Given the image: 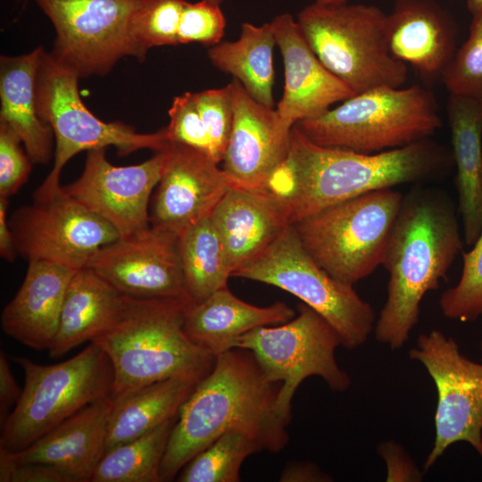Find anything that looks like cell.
Segmentation results:
<instances>
[{"label": "cell", "mask_w": 482, "mask_h": 482, "mask_svg": "<svg viewBox=\"0 0 482 482\" xmlns=\"http://www.w3.org/2000/svg\"><path fill=\"white\" fill-rule=\"evenodd\" d=\"M453 166L452 149L431 138L364 154L315 144L294 125L287 157L267 188L283 202L292 225L372 191L445 177Z\"/></svg>", "instance_id": "cell-1"}, {"label": "cell", "mask_w": 482, "mask_h": 482, "mask_svg": "<svg viewBox=\"0 0 482 482\" xmlns=\"http://www.w3.org/2000/svg\"><path fill=\"white\" fill-rule=\"evenodd\" d=\"M279 388L251 351L233 348L218 355L179 410L161 464L162 481L173 480L194 456L230 430L244 432L262 451L283 450L290 422L277 410Z\"/></svg>", "instance_id": "cell-2"}, {"label": "cell", "mask_w": 482, "mask_h": 482, "mask_svg": "<svg viewBox=\"0 0 482 482\" xmlns=\"http://www.w3.org/2000/svg\"><path fill=\"white\" fill-rule=\"evenodd\" d=\"M463 244L456 208L445 193L416 187L403 195L381 264L389 279L374 328L379 343L393 350L405 344L424 295L438 288Z\"/></svg>", "instance_id": "cell-3"}, {"label": "cell", "mask_w": 482, "mask_h": 482, "mask_svg": "<svg viewBox=\"0 0 482 482\" xmlns=\"http://www.w3.org/2000/svg\"><path fill=\"white\" fill-rule=\"evenodd\" d=\"M192 303L183 298L127 295L113 323L91 341L112 362L114 398L170 378L200 382L212 371L216 358L184 328Z\"/></svg>", "instance_id": "cell-4"}, {"label": "cell", "mask_w": 482, "mask_h": 482, "mask_svg": "<svg viewBox=\"0 0 482 482\" xmlns=\"http://www.w3.org/2000/svg\"><path fill=\"white\" fill-rule=\"evenodd\" d=\"M434 94L413 85L381 86L295 126L320 145L372 154L430 138L442 126Z\"/></svg>", "instance_id": "cell-5"}, {"label": "cell", "mask_w": 482, "mask_h": 482, "mask_svg": "<svg viewBox=\"0 0 482 482\" xmlns=\"http://www.w3.org/2000/svg\"><path fill=\"white\" fill-rule=\"evenodd\" d=\"M12 360L23 370L24 386L1 425L0 448L9 452L23 450L87 405L112 395V362L94 343L55 364Z\"/></svg>", "instance_id": "cell-6"}, {"label": "cell", "mask_w": 482, "mask_h": 482, "mask_svg": "<svg viewBox=\"0 0 482 482\" xmlns=\"http://www.w3.org/2000/svg\"><path fill=\"white\" fill-rule=\"evenodd\" d=\"M386 15L374 5L314 2L296 21L323 65L356 95L381 86L401 87L407 80L406 64L388 47Z\"/></svg>", "instance_id": "cell-7"}, {"label": "cell", "mask_w": 482, "mask_h": 482, "mask_svg": "<svg viewBox=\"0 0 482 482\" xmlns=\"http://www.w3.org/2000/svg\"><path fill=\"white\" fill-rule=\"evenodd\" d=\"M403 195L372 191L292 224L313 260L336 279L353 285L382 264Z\"/></svg>", "instance_id": "cell-8"}, {"label": "cell", "mask_w": 482, "mask_h": 482, "mask_svg": "<svg viewBox=\"0 0 482 482\" xmlns=\"http://www.w3.org/2000/svg\"><path fill=\"white\" fill-rule=\"evenodd\" d=\"M79 79L45 51L37 75L36 102L39 117L54 132V165L33 198L59 191L63 167L82 151L114 146L124 156L141 149L160 151L169 142L166 127L154 133H138L125 123L101 120L81 100Z\"/></svg>", "instance_id": "cell-9"}, {"label": "cell", "mask_w": 482, "mask_h": 482, "mask_svg": "<svg viewBox=\"0 0 482 482\" xmlns=\"http://www.w3.org/2000/svg\"><path fill=\"white\" fill-rule=\"evenodd\" d=\"M232 276L294 295L330 323L348 350L363 345L373 329L372 306L360 297L353 285L336 279L313 260L293 225Z\"/></svg>", "instance_id": "cell-10"}, {"label": "cell", "mask_w": 482, "mask_h": 482, "mask_svg": "<svg viewBox=\"0 0 482 482\" xmlns=\"http://www.w3.org/2000/svg\"><path fill=\"white\" fill-rule=\"evenodd\" d=\"M297 309L298 315L292 320L256 328L239 337L234 345L251 351L267 378L280 384L277 410L289 422L293 396L308 377H320L336 392L351 385L336 361V349L342 345L337 331L307 304L299 303Z\"/></svg>", "instance_id": "cell-11"}, {"label": "cell", "mask_w": 482, "mask_h": 482, "mask_svg": "<svg viewBox=\"0 0 482 482\" xmlns=\"http://www.w3.org/2000/svg\"><path fill=\"white\" fill-rule=\"evenodd\" d=\"M55 30L49 54L79 79L105 76L127 56L146 53L133 31L146 0H34Z\"/></svg>", "instance_id": "cell-12"}, {"label": "cell", "mask_w": 482, "mask_h": 482, "mask_svg": "<svg viewBox=\"0 0 482 482\" xmlns=\"http://www.w3.org/2000/svg\"><path fill=\"white\" fill-rule=\"evenodd\" d=\"M409 356L424 365L438 395L436 437L425 470L456 442L469 443L482 456V362L462 355L454 339L436 329L420 334Z\"/></svg>", "instance_id": "cell-13"}, {"label": "cell", "mask_w": 482, "mask_h": 482, "mask_svg": "<svg viewBox=\"0 0 482 482\" xmlns=\"http://www.w3.org/2000/svg\"><path fill=\"white\" fill-rule=\"evenodd\" d=\"M17 253L77 270L104 245L120 237L107 221L88 211L62 188L33 198L8 219Z\"/></svg>", "instance_id": "cell-14"}, {"label": "cell", "mask_w": 482, "mask_h": 482, "mask_svg": "<svg viewBox=\"0 0 482 482\" xmlns=\"http://www.w3.org/2000/svg\"><path fill=\"white\" fill-rule=\"evenodd\" d=\"M105 150L87 151L81 175L62 189L111 224L120 237H128L151 225V197L162 172L165 150L128 166L112 164Z\"/></svg>", "instance_id": "cell-15"}, {"label": "cell", "mask_w": 482, "mask_h": 482, "mask_svg": "<svg viewBox=\"0 0 482 482\" xmlns=\"http://www.w3.org/2000/svg\"><path fill=\"white\" fill-rule=\"evenodd\" d=\"M87 267L129 296L191 301L184 284L179 235L161 227L150 225L120 237L102 246Z\"/></svg>", "instance_id": "cell-16"}, {"label": "cell", "mask_w": 482, "mask_h": 482, "mask_svg": "<svg viewBox=\"0 0 482 482\" xmlns=\"http://www.w3.org/2000/svg\"><path fill=\"white\" fill-rule=\"evenodd\" d=\"M228 86L233 125L221 169L235 186L265 189L287 157L293 127L273 107L256 101L237 79Z\"/></svg>", "instance_id": "cell-17"}, {"label": "cell", "mask_w": 482, "mask_h": 482, "mask_svg": "<svg viewBox=\"0 0 482 482\" xmlns=\"http://www.w3.org/2000/svg\"><path fill=\"white\" fill-rule=\"evenodd\" d=\"M160 180L150 203L151 225L179 235L210 215L234 186L218 163L190 146L168 142Z\"/></svg>", "instance_id": "cell-18"}, {"label": "cell", "mask_w": 482, "mask_h": 482, "mask_svg": "<svg viewBox=\"0 0 482 482\" xmlns=\"http://www.w3.org/2000/svg\"><path fill=\"white\" fill-rule=\"evenodd\" d=\"M270 22L285 67L284 92L276 110L286 125L292 128L354 96L320 61L291 14L282 13Z\"/></svg>", "instance_id": "cell-19"}, {"label": "cell", "mask_w": 482, "mask_h": 482, "mask_svg": "<svg viewBox=\"0 0 482 482\" xmlns=\"http://www.w3.org/2000/svg\"><path fill=\"white\" fill-rule=\"evenodd\" d=\"M386 33L391 54L425 83L441 79L458 48L457 23L434 0H395Z\"/></svg>", "instance_id": "cell-20"}, {"label": "cell", "mask_w": 482, "mask_h": 482, "mask_svg": "<svg viewBox=\"0 0 482 482\" xmlns=\"http://www.w3.org/2000/svg\"><path fill=\"white\" fill-rule=\"evenodd\" d=\"M233 274L262 253L290 224L283 202L268 188L233 186L212 210Z\"/></svg>", "instance_id": "cell-21"}, {"label": "cell", "mask_w": 482, "mask_h": 482, "mask_svg": "<svg viewBox=\"0 0 482 482\" xmlns=\"http://www.w3.org/2000/svg\"><path fill=\"white\" fill-rule=\"evenodd\" d=\"M113 406L110 395L69 417L28 447L6 452L16 462L52 466L71 482H89L105 452L107 425Z\"/></svg>", "instance_id": "cell-22"}, {"label": "cell", "mask_w": 482, "mask_h": 482, "mask_svg": "<svg viewBox=\"0 0 482 482\" xmlns=\"http://www.w3.org/2000/svg\"><path fill=\"white\" fill-rule=\"evenodd\" d=\"M75 271L45 261H29L22 284L2 312L4 333L32 349L49 350Z\"/></svg>", "instance_id": "cell-23"}, {"label": "cell", "mask_w": 482, "mask_h": 482, "mask_svg": "<svg viewBox=\"0 0 482 482\" xmlns=\"http://www.w3.org/2000/svg\"><path fill=\"white\" fill-rule=\"evenodd\" d=\"M295 314L283 302L265 307L245 303L226 287L204 301L192 303L186 313L184 328L191 340L216 358L233 349L237 339L246 332L285 323Z\"/></svg>", "instance_id": "cell-24"}, {"label": "cell", "mask_w": 482, "mask_h": 482, "mask_svg": "<svg viewBox=\"0 0 482 482\" xmlns=\"http://www.w3.org/2000/svg\"><path fill=\"white\" fill-rule=\"evenodd\" d=\"M43 46L18 56L0 57V123L21 140L33 163L46 164L54 154V136L38 115L36 80Z\"/></svg>", "instance_id": "cell-25"}, {"label": "cell", "mask_w": 482, "mask_h": 482, "mask_svg": "<svg viewBox=\"0 0 482 482\" xmlns=\"http://www.w3.org/2000/svg\"><path fill=\"white\" fill-rule=\"evenodd\" d=\"M446 114L463 240L472 245L482 231V102L449 94Z\"/></svg>", "instance_id": "cell-26"}, {"label": "cell", "mask_w": 482, "mask_h": 482, "mask_svg": "<svg viewBox=\"0 0 482 482\" xmlns=\"http://www.w3.org/2000/svg\"><path fill=\"white\" fill-rule=\"evenodd\" d=\"M126 298L127 295L89 267L77 270L65 293L57 331L48 350L50 356L62 357L91 342L113 323Z\"/></svg>", "instance_id": "cell-27"}, {"label": "cell", "mask_w": 482, "mask_h": 482, "mask_svg": "<svg viewBox=\"0 0 482 482\" xmlns=\"http://www.w3.org/2000/svg\"><path fill=\"white\" fill-rule=\"evenodd\" d=\"M199 382L170 378L114 398L110 414L105 451L138 437L178 416Z\"/></svg>", "instance_id": "cell-28"}, {"label": "cell", "mask_w": 482, "mask_h": 482, "mask_svg": "<svg viewBox=\"0 0 482 482\" xmlns=\"http://www.w3.org/2000/svg\"><path fill=\"white\" fill-rule=\"evenodd\" d=\"M275 45L271 22L261 26L245 22L237 40L211 46L208 57L214 67L237 79L256 101L273 107Z\"/></svg>", "instance_id": "cell-29"}, {"label": "cell", "mask_w": 482, "mask_h": 482, "mask_svg": "<svg viewBox=\"0 0 482 482\" xmlns=\"http://www.w3.org/2000/svg\"><path fill=\"white\" fill-rule=\"evenodd\" d=\"M210 215L179 235L184 284L193 303H201L226 287L232 276L224 246Z\"/></svg>", "instance_id": "cell-30"}, {"label": "cell", "mask_w": 482, "mask_h": 482, "mask_svg": "<svg viewBox=\"0 0 482 482\" xmlns=\"http://www.w3.org/2000/svg\"><path fill=\"white\" fill-rule=\"evenodd\" d=\"M177 417L105 451L89 482H162L161 464Z\"/></svg>", "instance_id": "cell-31"}, {"label": "cell", "mask_w": 482, "mask_h": 482, "mask_svg": "<svg viewBox=\"0 0 482 482\" xmlns=\"http://www.w3.org/2000/svg\"><path fill=\"white\" fill-rule=\"evenodd\" d=\"M262 451L249 436L230 430L194 456L179 471V482H238L244 461Z\"/></svg>", "instance_id": "cell-32"}, {"label": "cell", "mask_w": 482, "mask_h": 482, "mask_svg": "<svg viewBox=\"0 0 482 482\" xmlns=\"http://www.w3.org/2000/svg\"><path fill=\"white\" fill-rule=\"evenodd\" d=\"M472 15L469 36L457 48L441 80L451 95L482 102V7H468Z\"/></svg>", "instance_id": "cell-33"}, {"label": "cell", "mask_w": 482, "mask_h": 482, "mask_svg": "<svg viewBox=\"0 0 482 482\" xmlns=\"http://www.w3.org/2000/svg\"><path fill=\"white\" fill-rule=\"evenodd\" d=\"M469 252L462 253L459 282L439 299L442 313L452 320L473 321L482 316V231Z\"/></svg>", "instance_id": "cell-34"}, {"label": "cell", "mask_w": 482, "mask_h": 482, "mask_svg": "<svg viewBox=\"0 0 482 482\" xmlns=\"http://www.w3.org/2000/svg\"><path fill=\"white\" fill-rule=\"evenodd\" d=\"M186 0H146L135 16L134 36L147 54L155 46H177Z\"/></svg>", "instance_id": "cell-35"}, {"label": "cell", "mask_w": 482, "mask_h": 482, "mask_svg": "<svg viewBox=\"0 0 482 482\" xmlns=\"http://www.w3.org/2000/svg\"><path fill=\"white\" fill-rule=\"evenodd\" d=\"M168 113L170 122L166 130L169 141L196 149L216 162L195 93L186 92L174 97Z\"/></svg>", "instance_id": "cell-36"}, {"label": "cell", "mask_w": 482, "mask_h": 482, "mask_svg": "<svg viewBox=\"0 0 482 482\" xmlns=\"http://www.w3.org/2000/svg\"><path fill=\"white\" fill-rule=\"evenodd\" d=\"M195 103L210 137L216 163L222 162L233 125L229 86L195 93Z\"/></svg>", "instance_id": "cell-37"}, {"label": "cell", "mask_w": 482, "mask_h": 482, "mask_svg": "<svg viewBox=\"0 0 482 482\" xmlns=\"http://www.w3.org/2000/svg\"><path fill=\"white\" fill-rule=\"evenodd\" d=\"M225 28L226 19L219 4L209 0L187 1L180 17L178 42L211 47L220 42Z\"/></svg>", "instance_id": "cell-38"}, {"label": "cell", "mask_w": 482, "mask_h": 482, "mask_svg": "<svg viewBox=\"0 0 482 482\" xmlns=\"http://www.w3.org/2000/svg\"><path fill=\"white\" fill-rule=\"evenodd\" d=\"M20 137L0 123V197L10 198L27 182L32 161Z\"/></svg>", "instance_id": "cell-39"}, {"label": "cell", "mask_w": 482, "mask_h": 482, "mask_svg": "<svg viewBox=\"0 0 482 482\" xmlns=\"http://www.w3.org/2000/svg\"><path fill=\"white\" fill-rule=\"evenodd\" d=\"M1 482H71L57 469L37 462H16L0 449Z\"/></svg>", "instance_id": "cell-40"}, {"label": "cell", "mask_w": 482, "mask_h": 482, "mask_svg": "<svg viewBox=\"0 0 482 482\" xmlns=\"http://www.w3.org/2000/svg\"><path fill=\"white\" fill-rule=\"evenodd\" d=\"M379 453L387 465V481H418L421 475L414 463L395 442L380 445Z\"/></svg>", "instance_id": "cell-41"}, {"label": "cell", "mask_w": 482, "mask_h": 482, "mask_svg": "<svg viewBox=\"0 0 482 482\" xmlns=\"http://www.w3.org/2000/svg\"><path fill=\"white\" fill-rule=\"evenodd\" d=\"M21 394L12 373L5 353L0 352V423L5 421L10 408L14 407Z\"/></svg>", "instance_id": "cell-42"}, {"label": "cell", "mask_w": 482, "mask_h": 482, "mask_svg": "<svg viewBox=\"0 0 482 482\" xmlns=\"http://www.w3.org/2000/svg\"><path fill=\"white\" fill-rule=\"evenodd\" d=\"M280 481L283 482H303V481H327L328 476L311 463L292 462L287 464L282 470Z\"/></svg>", "instance_id": "cell-43"}, {"label": "cell", "mask_w": 482, "mask_h": 482, "mask_svg": "<svg viewBox=\"0 0 482 482\" xmlns=\"http://www.w3.org/2000/svg\"><path fill=\"white\" fill-rule=\"evenodd\" d=\"M9 199L0 197V255L6 261L12 262L17 253L14 236L7 218Z\"/></svg>", "instance_id": "cell-44"}, {"label": "cell", "mask_w": 482, "mask_h": 482, "mask_svg": "<svg viewBox=\"0 0 482 482\" xmlns=\"http://www.w3.org/2000/svg\"><path fill=\"white\" fill-rule=\"evenodd\" d=\"M347 1L348 0H315V3L320 4L337 5V4H346Z\"/></svg>", "instance_id": "cell-45"}, {"label": "cell", "mask_w": 482, "mask_h": 482, "mask_svg": "<svg viewBox=\"0 0 482 482\" xmlns=\"http://www.w3.org/2000/svg\"><path fill=\"white\" fill-rule=\"evenodd\" d=\"M468 7H482V0H468Z\"/></svg>", "instance_id": "cell-46"}, {"label": "cell", "mask_w": 482, "mask_h": 482, "mask_svg": "<svg viewBox=\"0 0 482 482\" xmlns=\"http://www.w3.org/2000/svg\"><path fill=\"white\" fill-rule=\"evenodd\" d=\"M209 1L220 4L223 0H209Z\"/></svg>", "instance_id": "cell-47"}]
</instances>
